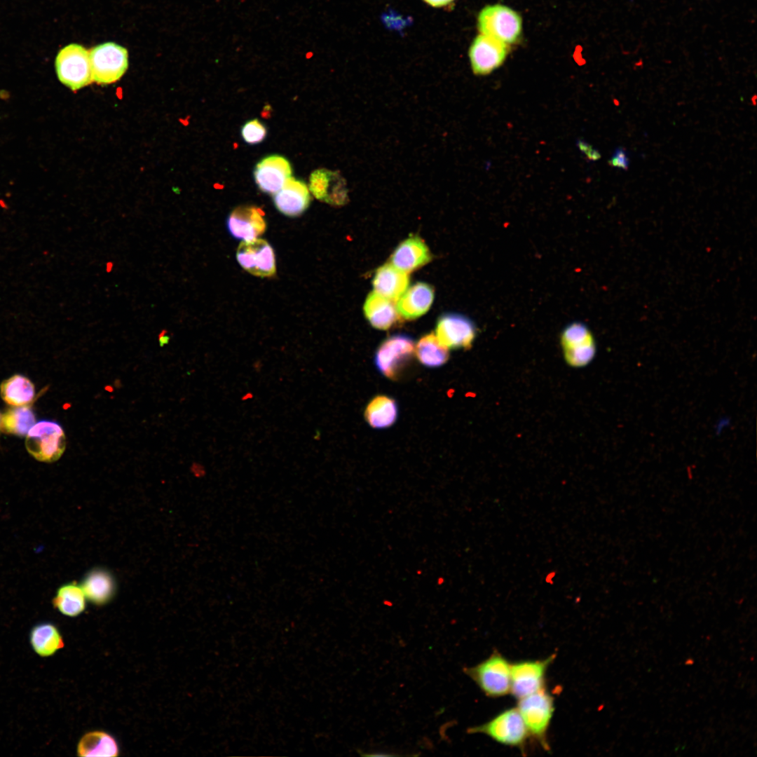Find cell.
<instances>
[{
    "label": "cell",
    "instance_id": "obj_24",
    "mask_svg": "<svg viewBox=\"0 0 757 757\" xmlns=\"http://www.w3.org/2000/svg\"><path fill=\"white\" fill-rule=\"evenodd\" d=\"M79 756H117L119 749L116 739L104 731H91L80 739L77 745Z\"/></svg>",
    "mask_w": 757,
    "mask_h": 757
},
{
    "label": "cell",
    "instance_id": "obj_30",
    "mask_svg": "<svg viewBox=\"0 0 757 757\" xmlns=\"http://www.w3.org/2000/svg\"><path fill=\"white\" fill-rule=\"evenodd\" d=\"M267 135L265 125L258 119L246 122L241 128V135L245 142L257 144L261 142Z\"/></svg>",
    "mask_w": 757,
    "mask_h": 757
},
{
    "label": "cell",
    "instance_id": "obj_28",
    "mask_svg": "<svg viewBox=\"0 0 757 757\" xmlns=\"http://www.w3.org/2000/svg\"><path fill=\"white\" fill-rule=\"evenodd\" d=\"M414 352L419 362L428 367H437L449 359L447 348L442 345L433 333L423 336L418 341Z\"/></svg>",
    "mask_w": 757,
    "mask_h": 757
},
{
    "label": "cell",
    "instance_id": "obj_34",
    "mask_svg": "<svg viewBox=\"0 0 757 757\" xmlns=\"http://www.w3.org/2000/svg\"><path fill=\"white\" fill-rule=\"evenodd\" d=\"M262 366V362L260 360H256L253 363V368L257 371H259L261 369Z\"/></svg>",
    "mask_w": 757,
    "mask_h": 757
},
{
    "label": "cell",
    "instance_id": "obj_19",
    "mask_svg": "<svg viewBox=\"0 0 757 757\" xmlns=\"http://www.w3.org/2000/svg\"><path fill=\"white\" fill-rule=\"evenodd\" d=\"M434 299L433 288L425 282H417L397 299V314L406 320H414L425 314Z\"/></svg>",
    "mask_w": 757,
    "mask_h": 757
},
{
    "label": "cell",
    "instance_id": "obj_15",
    "mask_svg": "<svg viewBox=\"0 0 757 757\" xmlns=\"http://www.w3.org/2000/svg\"><path fill=\"white\" fill-rule=\"evenodd\" d=\"M253 174L254 181L262 192L274 194L292 177V167L286 158L273 154L261 159Z\"/></svg>",
    "mask_w": 757,
    "mask_h": 757
},
{
    "label": "cell",
    "instance_id": "obj_2",
    "mask_svg": "<svg viewBox=\"0 0 757 757\" xmlns=\"http://www.w3.org/2000/svg\"><path fill=\"white\" fill-rule=\"evenodd\" d=\"M518 700L517 708L528 735L549 750L547 735L554 711V697L543 688Z\"/></svg>",
    "mask_w": 757,
    "mask_h": 757
},
{
    "label": "cell",
    "instance_id": "obj_32",
    "mask_svg": "<svg viewBox=\"0 0 757 757\" xmlns=\"http://www.w3.org/2000/svg\"><path fill=\"white\" fill-rule=\"evenodd\" d=\"M578 146L580 150L582 151L590 161H596L601 158L599 152L593 149L592 146L589 144L579 140Z\"/></svg>",
    "mask_w": 757,
    "mask_h": 757
},
{
    "label": "cell",
    "instance_id": "obj_7",
    "mask_svg": "<svg viewBox=\"0 0 757 757\" xmlns=\"http://www.w3.org/2000/svg\"><path fill=\"white\" fill-rule=\"evenodd\" d=\"M90 53L93 81L107 85L118 81L128 67L127 50L113 42L93 47Z\"/></svg>",
    "mask_w": 757,
    "mask_h": 757
},
{
    "label": "cell",
    "instance_id": "obj_21",
    "mask_svg": "<svg viewBox=\"0 0 757 757\" xmlns=\"http://www.w3.org/2000/svg\"><path fill=\"white\" fill-rule=\"evenodd\" d=\"M409 278L405 273L393 264H386L376 271L373 279L375 292L382 296L397 301L407 289Z\"/></svg>",
    "mask_w": 757,
    "mask_h": 757
},
{
    "label": "cell",
    "instance_id": "obj_4",
    "mask_svg": "<svg viewBox=\"0 0 757 757\" xmlns=\"http://www.w3.org/2000/svg\"><path fill=\"white\" fill-rule=\"evenodd\" d=\"M468 732L482 733L500 744L521 749L529 736L517 707L505 709L487 722L468 728Z\"/></svg>",
    "mask_w": 757,
    "mask_h": 757
},
{
    "label": "cell",
    "instance_id": "obj_35",
    "mask_svg": "<svg viewBox=\"0 0 757 757\" xmlns=\"http://www.w3.org/2000/svg\"><path fill=\"white\" fill-rule=\"evenodd\" d=\"M251 394H252V393H251L250 392H248V393H246V394H245V395H244V396H243V397H242V400H249V399H252V398L253 397H252V396H250V397H249V395H251Z\"/></svg>",
    "mask_w": 757,
    "mask_h": 757
},
{
    "label": "cell",
    "instance_id": "obj_23",
    "mask_svg": "<svg viewBox=\"0 0 757 757\" xmlns=\"http://www.w3.org/2000/svg\"><path fill=\"white\" fill-rule=\"evenodd\" d=\"M29 643L33 650L42 657L53 655L64 645L59 629L50 622L34 626L29 633Z\"/></svg>",
    "mask_w": 757,
    "mask_h": 757
},
{
    "label": "cell",
    "instance_id": "obj_18",
    "mask_svg": "<svg viewBox=\"0 0 757 757\" xmlns=\"http://www.w3.org/2000/svg\"><path fill=\"white\" fill-rule=\"evenodd\" d=\"M431 258L430 252L423 240L414 236L397 247L390 260L395 267L408 273L424 266Z\"/></svg>",
    "mask_w": 757,
    "mask_h": 757
},
{
    "label": "cell",
    "instance_id": "obj_11",
    "mask_svg": "<svg viewBox=\"0 0 757 757\" xmlns=\"http://www.w3.org/2000/svg\"><path fill=\"white\" fill-rule=\"evenodd\" d=\"M414 350V343L410 337L402 334L390 336L376 350V366L383 375L395 379L412 357Z\"/></svg>",
    "mask_w": 757,
    "mask_h": 757
},
{
    "label": "cell",
    "instance_id": "obj_33",
    "mask_svg": "<svg viewBox=\"0 0 757 757\" xmlns=\"http://www.w3.org/2000/svg\"><path fill=\"white\" fill-rule=\"evenodd\" d=\"M426 3L430 6L435 7H441L449 4L453 0H424Z\"/></svg>",
    "mask_w": 757,
    "mask_h": 757
},
{
    "label": "cell",
    "instance_id": "obj_6",
    "mask_svg": "<svg viewBox=\"0 0 757 757\" xmlns=\"http://www.w3.org/2000/svg\"><path fill=\"white\" fill-rule=\"evenodd\" d=\"M477 26L481 34L507 45L515 43L522 29L520 15L512 8L500 4L484 8L478 15Z\"/></svg>",
    "mask_w": 757,
    "mask_h": 757
},
{
    "label": "cell",
    "instance_id": "obj_1",
    "mask_svg": "<svg viewBox=\"0 0 757 757\" xmlns=\"http://www.w3.org/2000/svg\"><path fill=\"white\" fill-rule=\"evenodd\" d=\"M463 670L488 697H499L510 693L511 664L498 651Z\"/></svg>",
    "mask_w": 757,
    "mask_h": 757
},
{
    "label": "cell",
    "instance_id": "obj_27",
    "mask_svg": "<svg viewBox=\"0 0 757 757\" xmlns=\"http://www.w3.org/2000/svg\"><path fill=\"white\" fill-rule=\"evenodd\" d=\"M364 416L368 423L374 428H388L397 419V404L389 397L376 396L367 406Z\"/></svg>",
    "mask_w": 757,
    "mask_h": 757
},
{
    "label": "cell",
    "instance_id": "obj_29",
    "mask_svg": "<svg viewBox=\"0 0 757 757\" xmlns=\"http://www.w3.org/2000/svg\"><path fill=\"white\" fill-rule=\"evenodd\" d=\"M34 411L28 406L13 407L1 416V428L6 432L25 436L34 425Z\"/></svg>",
    "mask_w": 757,
    "mask_h": 757
},
{
    "label": "cell",
    "instance_id": "obj_9",
    "mask_svg": "<svg viewBox=\"0 0 757 757\" xmlns=\"http://www.w3.org/2000/svg\"><path fill=\"white\" fill-rule=\"evenodd\" d=\"M554 657L553 655L543 660L511 664L512 695L519 700L545 688L546 672Z\"/></svg>",
    "mask_w": 757,
    "mask_h": 757
},
{
    "label": "cell",
    "instance_id": "obj_8",
    "mask_svg": "<svg viewBox=\"0 0 757 757\" xmlns=\"http://www.w3.org/2000/svg\"><path fill=\"white\" fill-rule=\"evenodd\" d=\"M560 342L564 360L572 367H583L595 356L594 336L582 323L573 322L566 326L561 334Z\"/></svg>",
    "mask_w": 757,
    "mask_h": 757
},
{
    "label": "cell",
    "instance_id": "obj_25",
    "mask_svg": "<svg viewBox=\"0 0 757 757\" xmlns=\"http://www.w3.org/2000/svg\"><path fill=\"white\" fill-rule=\"evenodd\" d=\"M0 395L4 401L12 407L28 406L34 400L35 388L27 377L15 374L1 383Z\"/></svg>",
    "mask_w": 757,
    "mask_h": 757
},
{
    "label": "cell",
    "instance_id": "obj_3",
    "mask_svg": "<svg viewBox=\"0 0 757 757\" xmlns=\"http://www.w3.org/2000/svg\"><path fill=\"white\" fill-rule=\"evenodd\" d=\"M66 435L57 422L42 420L30 428L27 434L25 446L36 460L52 463L57 461L65 451Z\"/></svg>",
    "mask_w": 757,
    "mask_h": 757
},
{
    "label": "cell",
    "instance_id": "obj_10",
    "mask_svg": "<svg viewBox=\"0 0 757 757\" xmlns=\"http://www.w3.org/2000/svg\"><path fill=\"white\" fill-rule=\"evenodd\" d=\"M236 259L243 269L254 276L269 278L275 274L274 251L266 240H242L236 250Z\"/></svg>",
    "mask_w": 757,
    "mask_h": 757
},
{
    "label": "cell",
    "instance_id": "obj_36",
    "mask_svg": "<svg viewBox=\"0 0 757 757\" xmlns=\"http://www.w3.org/2000/svg\"><path fill=\"white\" fill-rule=\"evenodd\" d=\"M0 428H1V415H0Z\"/></svg>",
    "mask_w": 757,
    "mask_h": 757
},
{
    "label": "cell",
    "instance_id": "obj_20",
    "mask_svg": "<svg viewBox=\"0 0 757 757\" xmlns=\"http://www.w3.org/2000/svg\"><path fill=\"white\" fill-rule=\"evenodd\" d=\"M81 587L86 598L97 606L109 603L116 593V582L106 569L95 568L86 574Z\"/></svg>",
    "mask_w": 757,
    "mask_h": 757
},
{
    "label": "cell",
    "instance_id": "obj_13",
    "mask_svg": "<svg viewBox=\"0 0 757 757\" xmlns=\"http://www.w3.org/2000/svg\"><path fill=\"white\" fill-rule=\"evenodd\" d=\"M477 334L472 320L456 313L442 315L437 323L436 336L439 343L449 348H470Z\"/></svg>",
    "mask_w": 757,
    "mask_h": 757
},
{
    "label": "cell",
    "instance_id": "obj_16",
    "mask_svg": "<svg viewBox=\"0 0 757 757\" xmlns=\"http://www.w3.org/2000/svg\"><path fill=\"white\" fill-rule=\"evenodd\" d=\"M230 233L241 240L257 238L266 229L263 212L252 205H240L234 208L227 218Z\"/></svg>",
    "mask_w": 757,
    "mask_h": 757
},
{
    "label": "cell",
    "instance_id": "obj_17",
    "mask_svg": "<svg viewBox=\"0 0 757 757\" xmlns=\"http://www.w3.org/2000/svg\"><path fill=\"white\" fill-rule=\"evenodd\" d=\"M310 202L309 189L306 183L292 177L273 194V203L276 209L290 217H298L304 213L308 209Z\"/></svg>",
    "mask_w": 757,
    "mask_h": 757
},
{
    "label": "cell",
    "instance_id": "obj_12",
    "mask_svg": "<svg viewBox=\"0 0 757 757\" xmlns=\"http://www.w3.org/2000/svg\"><path fill=\"white\" fill-rule=\"evenodd\" d=\"M508 50L506 43L484 34L477 36L469 50L473 73L477 76L489 74L503 63Z\"/></svg>",
    "mask_w": 757,
    "mask_h": 757
},
{
    "label": "cell",
    "instance_id": "obj_31",
    "mask_svg": "<svg viewBox=\"0 0 757 757\" xmlns=\"http://www.w3.org/2000/svg\"><path fill=\"white\" fill-rule=\"evenodd\" d=\"M608 164L611 167L627 170L629 165V159L626 150L622 147L617 148L611 159L608 161Z\"/></svg>",
    "mask_w": 757,
    "mask_h": 757
},
{
    "label": "cell",
    "instance_id": "obj_14",
    "mask_svg": "<svg viewBox=\"0 0 757 757\" xmlns=\"http://www.w3.org/2000/svg\"><path fill=\"white\" fill-rule=\"evenodd\" d=\"M308 189L318 200L334 206L348 201L346 180L338 171L315 170L309 177Z\"/></svg>",
    "mask_w": 757,
    "mask_h": 757
},
{
    "label": "cell",
    "instance_id": "obj_22",
    "mask_svg": "<svg viewBox=\"0 0 757 757\" xmlns=\"http://www.w3.org/2000/svg\"><path fill=\"white\" fill-rule=\"evenodd\" d=\"M364 312L371 325L378 329H388L397 319L393 301L375 292H371L367 297Z\"/></svg>",
    "mask_w": 757,
    "mask_h": 757
},
{
    "label": "cell",
    "instance_id": "obj_5",
    "mask_svg": "<svg viewBox=\"0 0 757 757\" xmlns=\"http://www.w3.org/2000/svg\"><path fill=\"white\" fill-rule=\"evenodd\" d=\"M55 64L60 82L74 91L93 82L90 53L80 44L71 43L60 49Z\"/></svg>",
    "mask_w": 757,
    "mask_h": 757
},
{
    "label": "cell",
    "instance_id": "obj_26",
    "mask_svg": "<svg viewBox=\"0 0 757 757\" xmlns=\"http://www.w3.org/2000/svg\"><path fill=\"white\" fill-rule=\"evenodd\" d=\"M86 599L81 587L71 582L58 589L53 599V604L62 615L76 617L85 611Z\"/></svg>",
    "mask_w": 757,
    "mask_h": 757
}]
</instances>
